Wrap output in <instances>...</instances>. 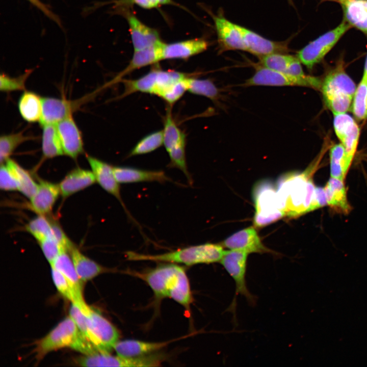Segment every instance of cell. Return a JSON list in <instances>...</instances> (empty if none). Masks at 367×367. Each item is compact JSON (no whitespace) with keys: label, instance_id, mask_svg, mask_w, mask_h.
Instances as JSON below:
<instances>
[{"label":"cell","instance_id":"obj_40","mask_svg":"<svg viewBox=\"0 0 367 367\" xmlns=\"http://www.w3.org/2000/svg\"><path fill=\"white\" fill-rule=\"evenodd\" d=\"M352 112L358 120L367 117V77L362 76L356 88L352 104Z\"/></svg>","mask_w":367,"mask_h":367},{"label":"cell","instance_id":"obj_19","mask_svg":"<svg viewBox=\"0 0 367 367\" xmlns=\"http://www.w3.org/2000/svg\"><path fill=\"white\" fill-rule=\"evenodd\" d=\"M126 16L134 51L146 49L162 42L156 30L145 24L132 14Z\"/></svg>","mask_w":367,"mask_h":367},{"label":"cell","instance_id":"obj_37","mask_svg":"<svg viewBox=\"0 0 367 367\" xmlns=\"http://www.w3.org/2000/svg\"><path fill=\"white\" fill-rule=\"evenodd\" d=\"M31 138L23 132L2 135L0 138L1 164L5 163L17 147Z\"/></svg>","mask_w":367,"mask_h":367},{"label":"cell","instance_id":"obj_10","mask_svg":"<svg viewBox=\"0 0 367 367\" xmlns=\"http://www.w3.org/2000/svg\"><path fill=\"white\" fill-rule=\"evenodd\" d=\"M85 315L90 330L97 341L99 352L110 353L120 337L118 329L92 307L90 306Z\"/></svg>","mask_w":367,"mask_h":367},{"label":"cell","instance_id":"obj_3","mask_svg":"<svg viewBox=\"0 0 367 367\" xmlns=\"http://www.w3.org/2000/svg\"><path fill=\"white\" fill-rule=\"evenodd\" d=\"M225 251L221 245L206 243L154 255L127 251L125 257L131 261H164L192 266L220 261Z\"/></svg>","mask_w":367,"mask_h":367},{"label":"cell","instance_id":"obj_7","mask_svg":"<svg viewBox=\"0 0 367 367\" xmlns=\"http://www.w3.org/2000/svg\"><path fill=\"white\" fill-rule=\"evenodd\" d=\"M352 26L344 20L338 26L320 36L298 51L297 57L308 68L320 62Z\"/></svg>","mask_w":367,"mask_h":367},{"label":"cell","instance_id":"obj_17","mask_svg":"<svg viewBox=\"0 0 367 367\" xmlns=\"http://www.w3.org/2000/svg\"><path fill=\"white\" fill-rule=\"evenodd\" d=\"M230 250L243 251L247 253L270 252L263 244L256 230L253 227L240 230L226 238L222 244Z\"/></svg>","mask_w":367,"mask_h":367},{"label":"cell","instance_id":"obj_53","mask_svg":"<svg viewBox=\"0 0 367 367\" xmlns=\"http://www.w3.org/2000/svg\"><path fill=\"white\" fill-rule=\"evenodd\" d=\"M332 1H338V2H339L341 1L342 0H332Z\"/></svg>","mask_w":367,"mask_h":367},{"label":"cell","instance_id":"obj_24","mask_svg":"<svg viewBox=\"0 0 367 367\" xmlns=\"http://www.w3.org/2000/svg\"><path fill=\"white\" fill-rule=\"evenodd\" d=\"M164 42L162 41L152 47L140 50L134 51V55L126 67L112 81L115 83L122 80V78L141 68L154 64L162 61V49Z\"/></svg>","mask_w":367,"mask_h":367},{"label":"cell","instance_id":"obj_12","mask_svg":"<svg viewBox=\"0 0 367 367\" xmlns=\"http://www.w3.org/2000/svg\"><path fill=\"white\" fill-rule=\"evenodd\" d=\"M87 159L94 175L96 182H97L103 189L114 196L119 201L128 217L134 220L121 198L119 183L115 177L114 167L90 155L87 156Z\"/></svg>","mask_w":367,"mask_h":367},{"label":"cell","instance_id":"obj_46","mask_svg":"<svg viewBox=\"0 0 367 367\" xmlns=\"http://www.w3.org/2000/svg\"><path fill=\"white\" fill-rule=\"evenodd\" d=\"M134 4L142 8L151 9L167 5H175L172 0H120L117 1V5Z\"/></svg>","mask_w":367,"mask_h":367},{"label":"cell","instance_id":"obj_18","mask_svg":"<svg viewBox=\"0 0 367 367\" xmlns=\"http://www.w3.org/2000/svg\"><path fill=\"white\" fill-rule=\"evenodd\" d=\"M60 195L59 184L39 180L36 192L30 199L29 208L37 215L46 216L51 212Z\"/></svg>","mask_w":367,"mask_h":367},{"label":"cell","instance_id":"obj_13","mask_svg":"<svg viewBox=\"0 0 367 367\" xmlns=\"http://www.w3.org/2000/svg\"><path fill=\"white\" fill-rule=\"evenodd\" d=\"M241 33L246 51L260 58L275 53L286 54L290 50L285 41L268 40L242 26L237 24Z\"/></svg>","mask_w":367,"mask_h":367},{"label":"cell","instance_id":"obj_48","mask_svg":"<svg viewBox=\"0 0 367 367\" xmlns=\"http://www.w3.org/2000/svg\"><path fill=\"white\" fill-rule=\"evenodd\" d=\"M326 205L327 202L324 188L316 187L311 206V212Z\"/></svg>","mask_w":367,"mask_h":367},{"label":"cell","instance_id":"obj_41","mask_svg":"<svg viewBox=\"0 0 367 367\" xmlns=\"http://www.w3.org/2000/svg\"><path fill=\"white\" fill-rule=\"evenodd\" d=\"M295 57L286 54L275 53L259 58L261 66L271 70L285 72Z\"/></svg>","mask_w":367,"mask_h":367},{"label":"cell","instance_id":"obj_9","mask_svg":"<svg viewBox=\"0 0 367 367\" xmlns=\"http://www.w3.org/2000/svg\"><path fill=\"white\" fill-rule=\"evenodd\" d=\"M322 82L316 77L306 75L297 77L284 72H279L257 66L255 71L247 80L244 86H304L321 90Z\"/></svg>","mask_w":367,"mask_h":367},{"label":"cell","instance_id":"obj_36","mask_svg":"<svg viewBox=\"0 0 367 367\" xmlns=\"http://www.w3.org/2000/svg\"><path fill=\"white\" fill-rule=\"evenodd\" d=\"M187 91L197 95H202L213 100L219 96V91L214 83L208 79H199L187 77Z\"/></svg>","mask_w":367,"mask_h":367},{"label":"cell","instance_id":"obj_30","mask_svg":"<svg viewBox=\"0 0 367 367\" xmlns=\"http://www.w3.org/2000/svg\"><path fill=\"white\" fill-rule=\"evenodd\" d=\"M54 283L59 292L72 304L77 306L86 314L90 306L86 304L84 298L79 296L67 278L58 270L51 267Z\"/></svg>","mask_w":367,"mask_h":367},{"label":"cell","instance_id":"obj_49","mask_svg":"<svg viewBox=\"0 0 367 367\" xmlns=\"http://www.w3.org/2000/svg\"><path fill=\"white\" fill-rule=\"evenodd\" d=\"M301 63L297 57H295L284 73L297 77L305 76L306 75L303 72Z\"/></svg>","mask_w":367,"mask_h":367},{"label":"cell","instance_id":"obj_15","mask_svg":"<svg viewBox=\"0 0 367 367\" xmlns=\"http://www.w3.org/2000/svg\"><path fill=\"white\" fill-rule=\"evenodd\" d=\"M82 103V101H70L53 97L42 98V115L39 123L56 124L65 118L72 115V112Z\"/></svg>","mask_w":367,"mask_h":367},{"label":"cell","instance_id":"obj_4","mask_svg":"<svg viewBox=\"0 0 367 367\" xmlns=\"http://www.w3.org/2000/svg\"><path fill=\"white\" fill-rule=\"evenodd\" d=\"M356 89L340 63L326 75L321 89L327 106L334 115L346 113L350 109Z\"/></svg>","mask_w":367,"mask_h":367},{"label":"cell","instance_id":"obj_38","mask_svg":"<svg viewBox=\"0 0 367 367\" xmlns=\"http://www.w3.org/2000/svg\"><path fill=\"white\" fill-rule=\"evenodd\" d=\"M25 229L39 242L51 235V221L45 216L38 215L28 222Z\"/></svg>","mask_w":367,"mask_h":367},{"label":"cell","instance_id":"obj_31","mask_svg":"<svg viewBox=\"0 0 367 367\" xmlns=\"http://www.w3.org/2000/svg\"><path fill=\"white\" fill-rule=\"evenodd\" d=\"M41 149L45 159H51L64 154L56 124L42 126Z\"/></svg>","mask_w":367,"mask_h":367},{"label":"cell","instance_id":"obj_52","mask_svg":"<svg viewBox=\"0 0 367 367\" xmlns=\"http://www.w3.org/2000/svg\"><path fill=\"white\" fill-rule=\"evenodd\" d=\"M359 1L367 10V0H359Z\"/></svg>","mask_w":367,"mask_h":367},{"label":"cell","instance_id":"obj_25","mask_svg":"<svg viewBox=\"0 0 367 367\" xmlns=\"http://www.w3.org/2000/svg\"><path fill=\"white\" fill-rule=\"evenodd\" d=\"M324 190L327 205L338 213L347 214L350 212L351 207L347 199L344 180L331 177Z\"/></svg>","mask_w":367,"mask_h":367},{"label":"cell","instance_id":"obj_11","mask_svg":"<svg viewBox=\"0 0 367 367\" xmlns=\"http://www.w3.org/2000/svg\"><path fill=\"white\" fill-rule=\"evenodd\" d=\"M335 133L344 146L348 161L351 164L357 148L359 128L353 118L344 113L334 114Z\"/></svg>","mask_w":367,"mask_h":367},{"label":"cell","instance_id":"obj_20","mask_svg":"<svg viewBox=\"0 0 367 367\" xmlns=\"http://www.w3.org/2000/svg\"><path fill=\"white\" fill-rule=\"evenodd\" d=\"M207 41L202 38L192 39L169 44L163 43L162 58L187 59L205 51L208 47Z\"/></svg>","mask_w":367,"mask_h":367},{"label":"cell","instance_id":"obj_1","mask_svg":"<svg viewBox=\"0 0 367 367\" xmlns=\"http://www.w3.org/2000/svg\"><path fill=\"white\" fill-rule=\"evenodd\" d=\"M324 151L304 171L288 172L278 178L276 187L282 209L286 216L296 217L311 212L316 187L312 175L318 166Z\"/></svg>","mask_w":367,"mask_h":367},{"label":"cell","instance_id":"obj_32","mask_svg":"<svg viewBox=\"0 0 367 367\" xmlns=\"http://www.w3.org/2000/svg\"><path fill=\"white\" fill-rule=\"evenodd\" d=\"M157 70H152L137 79L123 80L124 90L121 97H124L138 92L153 94L156 82Z\"/></svg>","mask_w":367,"mask_h":367},{"label":"cell","instance_id":"obj_33","mask_svg":"<svg viewBox=\"0 0 367 367\" xmlns=\"http://www.w3.org/2000/svg\"><path fill=\"white\" fill-rule=\"evenodd\" d=\"M330 162L331 177L344 180L351 164L348 161L345 148L341 143L331 147Z\"/></svg>","mask_w":367,"mask_h":367},{"label":"cell","instance_id":"obj_26","mask_svg":"<svg viewBox=\"0 0 367 367\" xmlns=\"http://www.w3.org/2000/svg\"><path fill=\"white\" fill-rule=\"evenodd\" d=\"M69 253L75 269L83 282L109 270L85 255L75 246Z\"/></svg>","mask_w":367,"mask_h":367},{"label":"cell","instance_id":"obj_47","mask_svg":"<svg viewBox=\"0 0 367 367\" xmlns=\"http://www.w3.org/2000/svg\"><path fill=\"white\" fill-rule=\"evenodd\" d=\"M51 235L58 242L63 248L69 252L74 246L72 242L66 235L59 224L51 221Z\"/></svg>","mask_w":367,"mask_h":367},{"label":"cell","instance_id":"obj_35","mask_svg":"<svg viewBox=\"0 0 367 367\" xmlns=\"http://www.w3.org/2000/svg\"><path fill=\"white\" fill-rule=\"evenodd\" d=\"M163 145L167 151L177 146L186 142V136L176 125L170 111H168L164 121Z\"/></svg>","mask_w":367,"mask_h":367},{"label":"cell","instance_id":"obj_50","mask_svg":"<svg viewBox=\"0 0 367 367\" xmlns=\"http://www.w3.org/2000/svg\"><path fill=\"white\" fill-rule=\"evenodd\" d=\"M33 5L35 6L36 7L41 10L45 15L48 16L50 18L56 21L57 22H59V20L54 13H53L49 9H48L45 5L41 3L39 0H28Z\"/></svg>","mask_w":367,"mask_h":367},{"label":"cell","instance_id":"obj_43","mask_svg":"<svg viewBox=\"0 0 367 367\" xmlns=\"http://www.w3.org/2000/svg\"><path fill=\"white\" fill-rule=\"evenodd\" d=\"M38 243L45 258L50 264L62 251H66L51 235Z\"/></svg>","mask_w":367,"mask_h":367},{"label":"cell","instance_id":"obj_34","mask_svg":"<svg viewBox=\"0 0 367 367\" xmlns=\"http://www.w3.org/2000/svg\"><path fill=\"white\" fill-rule=\"evenodd\" d=\"M5 163L14 172L18 183V191L25 197L31 199L37 190L38 183L35 181L29 171L14 160L9 159Z\"/></svg>","mask_w":367,"mask_h":367},{"label":"cell","instance_id":"obj_14","mask_svg":"<svg viewBox=\"0 0 367 367\" xmlns=\"http://www.w3.org/2000/svg\"><path fill=\"white\" fill-rule=\"evenodd\" d=\"M64 154L76 159L84 151L81 133L72 115L56 124Z\"/></svg>","mask_w":367,"mask_h":367},{"label":"cell","instance_id":"obj_39","mask_svg":"<svg viewBox=\"0 0 367 367\" xmlns=\"http://www.w3.org/2000/svg\"><path fill=\"white\" fill-rule=\"evenodd\" d=\"M163 144V131L154 132L140 140L132 150L129 156L149 153L155 150Z\"/></svg>","mask_w":367,"mask_h":367},{"label":"cell","instance_id":"obj_27","mask_svg":"<svg viewBox=\"0 0 367 367\" xmlns=\"http://www.w3.org/2000/svg\"><path fill=\"white\" fill-rule=\"evenodd\" d=\"M22 118L29 122H39L42 115V98L31 91H24L18 103Z\"/></svg>","mask_w":367,"mask_h":367},{"label":"cell","instance_id":"obj_5","mask_svg":"<svg viewBox=\"0 0 367 367\" xmlns=\"http://www.w3.org/2000/svg\"><path fill=\"white\" fill-rule=\"evenodd\" d=\"M253 199L256 211L253 218L255 227L265 226L285 216L276 187L270 181L261 180L255 185Z\"/></svg>","mask_w":367,"mask_h":367},{"label":"cell","instance_id":"obj_21","mask_svg":"<svg viewBox=\"0 0 367 367\" xmlns=\"http://www.w3.org/2000/svg\"><path fill=\"white\" fill-rule=\"evenodd\" d=\"M173 340L150 342L136 339L118 340L114 347L116 354L125 357H137L156 353Z\"/></svg>","mask_w":367,"mask_h":367},{"label":"cell","instance_id":"obj_2","mask_svg":"<svg viewBox=\"0 0 367 367\" xmlns=\"http://www.w3.org/2000/svg\"><path fill=\"white\" fill-rule=\"evenodd\" d=\"M65 347L70 348L84 355L98 352L82 334L70 316L37 343L35 348L37 359L40 360L48 353Z\"/></svg>","mask_w":367,"mask_h":367},{"label":"cell","instance_id":"obj_23","mask_svg":"<svg viewBox=\"0 0 367 367\" xmlns=\"http://www.w3.org/2000/svg\"><path fill=\"white\" fill-rule=\"evenodd\" d=\"M115 177L119 184L144 181L164 182L171 180L162 171L142 170L129 167H114Z\"/></svg>","mask_w":367,"mask_h":367},{"label":"cell","instance_id":"obj_51","mask_svg":"<svg viewBox=\"0 0 367 367\" xmlns=\"http://www.w3.org/2000/svg\"><path fill=\"white\" fill-rule=\"evenodd\" d=\"M363 76L366 77H367V56L365 60V62L364 64V71H363Z\"/></svg>","mask_w":367,"mask_h":367},{"label":"cell","instance_id":"obj_28","mask_svg":"<svg viewBox=\"0 0 367 367\" xmlns=\"http://www.w3.org/2000/svg\"><path fill=\"white\" fill-rule=\"evenodd\" d=\"M68 252L65 250L62 251L50 265L60 272L69 281L77 295L83 298V282L80 279Z\"/></svg>","mask_w":367,"mask_h":367},{"label":"cell","instance_id":"obj_42","mask_svg":"<svg viewBox=\"0 0 367 367\" xmlns=\"http://www.w3.org/2000/svg\"><path fill=\"white\" fill-rule=\"evenodd\" d=\"M32 72V70H28L17 77H10L2 73L0 76V90L7 92L24 90L26 81Z\"/></svg>","mask_w":367,"mask_h":367},{"label":"cell","instance_id":"obj_29","mask_svg":"<svg viewBox=\"0 0 367 367\" xmlns=\"http://www.w3.org/2000/svg\"><path fill=\"white\" fill-rule=\"evenodd\" d=\"M345 20L367 34V10L359 0H342Z\"/></svg>","mask_w":367,"mask_h":367},{"label":"cell","instance_id":"obj_45","mask_svg":"<svg viewBox=\"0 0 367 367\" xmlns=\"http://www.w3.org/2000/svg\"><path fill=\"white\" fill-rule=\"evenodd\" d=\"M187 76L168 89L161 97L168 103L172 104L176 102L187 91Z\"/></svg>","mask_w":367,"mask_h":367},{"label":"cell","instance_id":"obj_8","mask_svg":"<svg viewBox=\"0 0 367 367\" xmlns=\"http://www.w3.org/2000/svg\"><path fill=\"white\" fill-rule=\"evenodd\" d=\"M248 254L246 252L238 250L225 251L220 261L235 283V296L230 306L232 311L234 310L235 299L238 295L244 296L251 306H254L256 303L257 298L249 291L246 283Z\"/></svg>","mask_w":367,"mask_h":367},{"label":"cell","instance_id":"obj_16","mask_svg":"<svg viewBox=\"0 0 367 367\" xmlns=\"http://www.w3.org/2000/svg\"><path fill=\"white\" fill-rule=\"evenodd\" d=\"M220 49L222 51L241 50L246 47L241 33L234 24L221 14L213 15Z\"/></svg>","mask_w":367,"mask_h":367},{"label":"cell","instance_id":"obj_6","mask_svg":"<svg viewBox=\"0 0 367 367\" xmlns=\"http://www.w3.org/2000/svg\"><path fill=\"white\" fill-rule=\"evenodd\" d=\"M184 268L170 263L158 266L142 272H128L127 273L144 281L152 290L158 300L168 298L170 291L176 284Z\"/></svg>","mask_w":367,"mask_h":367},{"label":"cell","instance_id":"obj_44","mask_svg":"<svg viewBox=\"0 0 367 367\" xmlns=\"http://www.w3.org/2000/svg\"><path fill=\"white\" fill-rule=\"evenodd\" d=\"M1 165V189L5 191H18V181L12 169L6 163Z\"/></svg>","mask_w":367,"mask_h":367},{"label":"cell","instance_id":"obj_22","mask_svg":"<svg viewBox=\"0 0 367 367\" xmlns=\"http://www.w3.org/2000/svg\"><path fill=\"white\" fill-rule=\"evenodd\" d=\"M96 182L91 170L76 168L70 171L59 183L61 195L69 197Z\"/></svg>","mask_w":367,"mask_h":367}]
</instances>
